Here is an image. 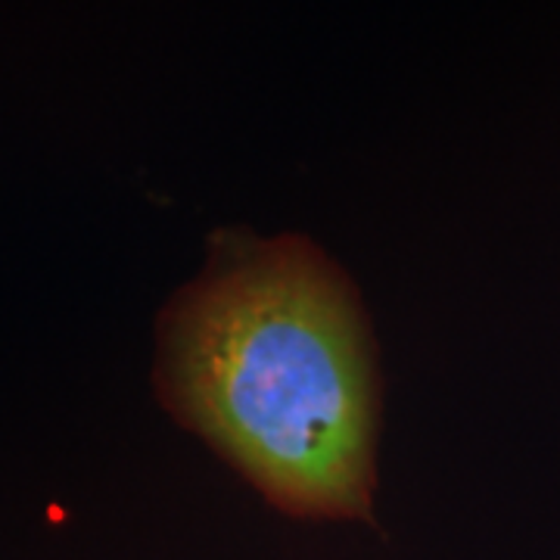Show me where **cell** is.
Wrapping results in <instances>:
<instances>
[{
    "label": "cell",
    "instance_id": "obj_1",
    "mask_svg": "<svg viewBox=\"0 0 560 560\" xmlns=\"http://www.w3.org/2000/svg\"><path fill=\"white\" fill-rule=\"evenodd\" d=\"M168 411L278 511L371 521L377 361L359 296L302 237L219 234L160 330Z\"/></svg>",
    "mask_w": 560,
    "mask_h": 560
}]
</instances>
